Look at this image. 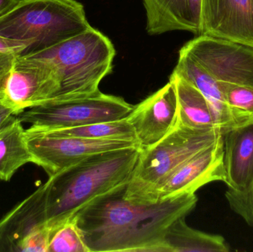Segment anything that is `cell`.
Here are the masks:
<instances>
[{"mask_svg": "<svg viewBox=\"0 0 253 252\" xmlns=\"http://www.w3.org/2000/svg\"><path fill=\"white\" fill-rule=\"evenodd\" d=\"M200 35L253 47V0H202Z\"/></svg>", "mask_w": 253, "mask_h": 252, "instance_id": "cell-12", "label": "cell"}, {"mask_svg": "<svg viewBox=\"0 0 253 252\" xmlns=\"http://www.w3.org/2000/svg\"><path fill=\"white\" fill-rule=\"evenodd\" d=\"M172 72L193 84L205 96L213 112L221 135L252 121L245 119L233 112L226 102L220 84L188 55L179 51L178 62Z\"/></svg>", "mask_w": 253, "mask_h": 252, "instance_id": "cell-14", "label": "cell"}, {"mask_svg": "<svg viewBox=\"0 0 253 252\" xmlns=\"http://www.w3.org/2000/svg\"><path fill=\"white\" fill-rule=\"evenodd\" d=\"M149 35L188 31L200 35L202 0H142Z\"/></svg>", "mask_w": 253, "mask_h": 252, "instance_id": "cell-15", "label": "cell"}, {"mask_svg": "<svg viewBox=\"0 0 253 252\" xmlns=\"http://www.w3.org/2000/svg\"><path fill=\"white\" fill-rule=\"evenodd\" d=\"M139 146L95 154L49 177L44 183L50 229L74 217L99 197L126 186Z\"/></svg>", "mask_w": 253, "mask_h": 252, "instance_id": "cell-2", "label": "cell"}, {"mask_svg": "<svg viewBox=\"0 0 253 252\" xmlns=\"http://www.w3.org/2000/svg\"><path fill=\"white\" fill-rule=\"evenodd\" d=\"M226 102L235 113L245 119H253V87L227 84L221 87Z\"/></svg>", "mask_w": 253, "mask_h": 252, "instance_id": "cell-22", "label": "cell"}, {"mask_svg": "<svg viewBox=\"0 0 253 252\" xmlns=\"http://www.w3.org/2000/svg\"><path fill=\"white\" fill-rule=\"evenodd\" d=\"M26 47V43L0 36V84Z\"/></svg>", "mask_w": 253, "mask_h": 252, "instance_id": "cell-24", "label": "cell"}, {"mask_svg": "<svg viewBox=\"0 0 253 252\" xmlns=\"http://www.w3.org/2000/svg\"><path fill=\"white\" fill-rule=\"evenodd\" d=\"M178 100L171 81L134 106L126 119L135 132L140 149H145L165 138L176 125Z\"/></svg>", "mask_w": 253, "mask_h": 252, "instance_id": "cell-11", "label": "cell"}, {"mask_svg": "<svg viewBox=\"0 0 253 252\" xmlns=\"http://www.w3.org/2000/svg\"><path fill=\"white\" fill-rule=\"evenodd\" d=\"M222 137L175 170L158 192V201L196 193L208 183L225 182Z\"/></svg>", "mask_w": 253, "mask_h": 252, "instance_id": "cell-13", "label": "cell"}, {"mask_svg": "<svg viewBox=\"0 0 253 252\" xmlns=\"http://www.w3.org/2000/svg\"><path fill=\"white\" fill-rule=\"evenodd\" d=\"M25 136L33 164L42 167L48 177L95 154L139 146L135 142L58 136L33 125L25 130Z\"/></svg>", "mask_w": 253, "mask_h": 252, "instance_id": "cell-7", "label": "cell"}, {"mask_svg": "<svg viewBox=\"0 0 253 252\" xmlns=\"http://www.w3.org/2000/svg\"><path fill=\"white\" fill-rule=\"evenodd\" d=\"M225 198L231 210L253 228V183L243 192L227 189Z\"/></svg>", "mask_w": 253, "mask_h": 252, "instance_id": "cell-23", "label": "cell"}, {"mask_svg": "<svg viewBox=\"0 0 253 252\" xmlns=\"http://www.w3.org/2000/svg\"><path fill=\"white\" fill-rule=\"evenodd\" d=\"M59 88V74L53 64L20 56L0 84V102L13 115H19L54 99Z\"/></svg>", "mask_w": 253, "mask_h": 252, "instance_id": "cell-8", "label": "cell"}, {"mask_svg": "<svg viewBox=\"0 0 253 252\" xmlns=\"http://www.w3.org/2000/svg\"><path fill=\"white\" fill-rule=\"evenodd\" d=\"M169 81L173 83L176 90V125L193 130H219L209 103L196 87L173 72Z\"/></svg>", "mask_w": 253, "mask_h": 252, "instance_id": "cell-17", "label": "cell"}, {"mask_svg": "<svg viewBox=\"0 0 253 252\" xmlns=\"http://www.w3.org/2000/svg\"><path fill=\"white\" fill-rule=\"evenodd\" d=\"M186 217L178 219L165 236L168 252H228L230 247L221 235H211L190 227Z\"/></svg>", "mask_w": 253, "mask_h": 252, "instance_id": "cell-19", "label": "cell"}, {"mask_svg": "<svg viewBox=\"0 0 253 252\" xmlns=\"http://www.w3.org/2000/svg\"><path fill=\"white\" fill-rule=\"evenodd\" d=\"M126 189L99 197L74 216L90 252H168L167 232L194 210L196 194L138 203L125 198Z\"/></svg>", "mask_w": 253, "mask_h": 252, "instance_id": "cell-1", "label": "cell"}, {"mask_svg": "<svg viewBox=\"0 0 253 252\" xmlns=\"http://www.w3.org/2000/svg\"><path fill=\"white\" fill-rule=\"evenodd\" d=\"M92 27L77 0H19L0 17V36L26 43L22 56L50 48Z\"/></svg>", "mask_w": 253, "mask_h": 252, "instance_id": "cell-4", "label": "cell"}, {"mask_svg": "<svg viewBox=\"0 0 253 252\" xmlns=\"http://www.w3.org/2000/svg\"><path fill=\"white\" fill-rule=\"evenodd\" d=\"M221 137L218 130H193L175 125L162 140L141 149L125 198L133 202H157L158 192L169 176Z\"/></svg>", "mask_w": 253, "mask_h": 252, "instance_id": "cell-5", "label": "cell"}, {"mask_svg": "<svg viewBox=\"0 0 253 252\" xmlns=\"http://www.w3.org/2000/svg\"><path fill=\"white\" fill-rule=\"evenodd\" d=\"M133 108L123 98L100 91L87 97L48 101L24 111L18 118L42 128H71L125 119Z\"/></svg>", "mask_w": 253, "mask_h": 252, "instance_id": "cell-6", "label": "cell"}, {"mask_svg": "<svg viewBox=\"0 0 253 252\" xmlns=\"http://www.w3.org/2000/svg\"><path fill=\"white\" fill-rule=\"evenodd\" d=\"M45 129V128H44ZM58 136L93 140H118L135 142L136 137L133 128L125 119L97 123L81 127L63 129H47ZM138 144V143H137Z\"/></svg>", "mask_w": 253, "mask_h": 252, "instance_id": "cell-20", "label": "cell"}, {"mask_svg": "<svg viewBox=\"0 0 253 252\" xmlns=\"http://www.w3.org/2000/svg\"><path fill=\"white\" fill-rule=\"evenodd\" d=\"M25 129L18 117L0 128V180L9 181L22 166L32 163Z\"/></svg>", "mask_w": 253, "mask_h": 252, "instance_id": "cell-18", "label": "cell"}, {"mask_svg": "<svg viewBox=\"0 0 253 252\" xmlns=\"http://www.w3.org/2000/svg\"><path fill=\"white\" fill-rule=\"evenodd\" d=\"M227 189L243 192L253 183V119L222 135Z\"/></svg>", "mask_w": 253, "mask_h": 252, "instance_id": "cell-16", "label": "cell"}, {"mask_svg": "<svg viewBox=\"0 0 253 252\" xmlns=\"http://www.w3.org/2000/svg\"><path fill=\"white\" fill-rule=\"evenodd\" d=\"M180 51L188 55L218 84L253 87V47L218 37L199 35Z\"/></svg>", "mask_w": 253, "mask_h": 252, "instance_id": "cell-9", "label": "cell"}, {"mask_svg": "<svg viewBox=\"0 0 253 252\" xmlns=\"http://www.w3.org/2000/svg\"><path fill=\"white\" fill-rule=\"evenodd\" d=\"M27 56L54 65L60 88L52 100H67L100 92L101 81L112 72L116 49L108 36L90 27L50 48Z\"/></svg>", "mask_w": 253, "mask_h": 252, "instance_id": "cell-3", "label": "cell"}, {"mask_svg": "<svg viewBox=\"0 0 253 252\" xmlns=\"http://www.w3.org/2000/svg\"><path fill=\"white\" fill-rule=\"evenodd\" d=\"M47 252H90L75 216L51 229Z\"/></svg>", "mask_w": 253, "mask_h": 252, "instance_id": "cell-21", "label": "cell"}, {"mask_svg": "<svg viewBox=\"0 0 253 252\" xmlns=\"http://www.w3.org/2000/svg\"><path fill=\"white\" fill-rule=\"evenodd\" d=\"M15 116L16 115H13V112L0 102V128L8 124Z\"/></svg>", "mask_w": 253, "mask_h": 252, "instance_id": "cell-25", "label": "cell"}, {"mask_svg": "<svg viewBox=\"0 0 253 252\" xmlns=\"http://www.w3.org/2000/svg\"><path fill=\"white\" fill-rule=\"evenodd\" d=\"M50 233L43 184L0 220V252H47Z\"/></svg>", "mask_w": 253, "mask_h": 252, "instance_id": "cell-10", "label": "cell"}, {"mask_svg": "<svg viewBox=\"0 0 253 252\" xmlns=\"http://www.w3.org/2000/svg\"><path fill=\"white\" fill-rule=\"evenodd\" d=\"M19 1V0H0V17L13 9Z\"/></svg>", "mask_w": 253, "mask_h": 252, "instance_id": "cell-26", "label": "cell"}]
</instances>
